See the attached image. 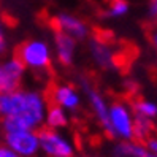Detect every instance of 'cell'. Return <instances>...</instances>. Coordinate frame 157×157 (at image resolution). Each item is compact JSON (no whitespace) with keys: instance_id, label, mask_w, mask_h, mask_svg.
<instances>
[{"instance_id":"cell-2","label":"cell","mask_w":157,"mask_h":157,"mask_svg":"<svg viewBox=\"0 0 157 157\" xmlns=\"http://www.w3.org/2000/svg\"><path fill=\"white\" fill-rule=\"evenodd\" d=\"M133 125H135V114L130 105H127L125 101L109 103L108 125L105 128V133L109 138H114L117 141L135 140Z\"/></svg>"},{"instance_id":"cell-15","label":"cell","mask_w":157,"mask_h":157,"mask_svg":"<svg viewBox=\"0 0 157 157\" xmlns=\"http://www.w3.org/2000/svg\"><path fill=\"white\" fill-rule=\"evenodd\" d=\"M154 130V124L151 119H146L141 116H135V125H133V135L136 141H146L151 138V133Z\"/></svg>"},{"instance_id":"cell-24","label":"cell","mask_w":157,"mask_h":157,"mask_svg":"<svg viewBox=\"0 0 157 157\" xmlns=\"http://www.w3.org/2000/svg\"><path fill=\"white\" fill-rule=\"evenodd\" d=\"M109 2H113V0H109Z\"/></svg>"},{"instance_id":"cell-3","label":"cell","mask_w":157,"mask_h":157,"mask_svg":"<svg viewBox=\"0 0 157 157\" xmlns=\"http://www.w3.org/2000/svg\"><path fill=\"white\" fill-rule=\"evenodd\" d=\"M17 57L25 65L27 70H32L35 73H41L51 67L52 51L49 43H46L41 38H32L24 41L17 48Z\"/></svg>"},{"instance_id":"cell-12","label":"cell","mask_w":157,"mask_h":157,"mask_svg":"<svg viewBox=\"0 0 157 157\" xmlns=\"http://www.w3.org/2000/svg\"><path fill=\"white\" fill-rule=\"evenodd\" d=\"M113 157H149V149L141 141H117L111 147Z\"/></svg>"},{"instance_id":"cell-17","label":"cell","mask_w":157,"mask_h":157,"mask_svg":"<svg viewBox=\"0 0 157 157\" xmlns=\"http://www.w3.org/2000/svg\"><path fill=\"white\" fill-rule=\"evenodd\" d=\"M6 46H8V41H6V33H5V25L0 19V54H3L6 51Z\"/></svg>"},{"instance_id":"cell-5","label":"cell","mask_w":157,"mask_h":157,"mask_svg":"<svg viewBox=\"0 0 157 157\" xmlns=\"http://www.w3.org/2000/svg\"><path fill=\"white\" fill-rule=\"evenodd\" d=\"M3 144L21 157H36L40 154L38 130L3 132Z\"/></svg>"},{"instance_id":"cell-7","label":"cell","mask_w":157,"mask_h":157,"mask_svg":"<svg viewBox=\"0 0 157 157\" xmlns=\"http://www.w3.org/2000/svg\"><path fill=\"white\" fill-rule=\"evenodd\" d=\"M52 24H54V29L56 30H59L62 33H67L78 41L86 40L89 36V25L81 17L71 14V13L60 11L57 14H54Z\"/></svg>"},{"instance_id":"cell-8","label":"cell","mask_w":157,"mask_h":157,"mask_svg":"<svg viewBox=\"0 0 157 157\" xmlns=\"http://www.w3.org/2000/svg\"><path fill=\"white\" fill-rule=\"evenodd\" d=\"M89 51L94 63L101 70H116L117 68V54L113 49V46L100 40V38H90L89 41Z\"/></svg>"},{"instance_id":"cell-11","label":"cell","mask_w":157,"mask_h":157,"mask_svg":"<svg viewBox=\"0 0 157 157\" xmlns=\"http://www.w3.org/2000/svg\"><path fill=\"white\" fill-rule=\"evenodd\" d=\"M76 46H78V40H75L73 36L62 33L59 30L54 32V56H56L60 65L70 67L75 62Z\"/></svg>"},{"instance_id":"cell-14","label":"cell","mask_w":157,"mask_h":157,"mask_svg":"<svg viewBox=\"0 0 157 157\" xmlns=\"http://www.w3.org/2000/svg\"><path fill=\"white\" fill-rule=\"evenodd\" d=\"M132 109L135 116H141L146 119H151V121L157 117V103L149 98H136L132 105Z\"/></svg>"},{"instance_id":"cell-4","label":"cell","mask_w":157,"mask_h":157,"mask_svg":"<svg viewBox=\"0 0 157 157\" xmlns=\"http://www.w3.org/2000/svg\"><path fill=\"white\" fill-rule=\"evenodd\" d=\"M40 136V152L46 157H75L76 147L73 141L60 130L41 127L38 130Z\"/></svg>"},{"instance_id":"cell-22","label":"cell","mask_w":157,"mask_h":157,"mask_svg":"<svg viewBox=\"0 0 157 157\" xmlns=\"http://www.w3.org/2000/svg\"><path fill=\"white\" fill-rule=\"evenodd\" d=\"M0 92H2V65H0Z\"/></svg>"},{"instance_id":"cell-1","label":"cell","mask_w":157,"mask_h":157,"mask_svg":"<svg viewBox=\"0 0 157 157\" xmlns=\"http://www.w3.org/2000/svg\"><path fill=\"white\" fill-rule=\"evenodd\" d=\"M48 100L40 90L14 89L0 92L2 132L40 130L44 125Z\"/></svg>"},{"instance_id":"cell-21","label":"cell","mask_w":157,"mask_h":157,"mask_svg":"<svg viewBox=\"0 0 157 157\" xmlns=\"http://www.w3.org/2000/svg\"><path fill=\"white\" fill-rule=\"evenodd\" d=\"M151 43H152V46H154V49L157 51V29L152 32V35H151Z\"/></svg>"},{"instance_id":"cell-10","label":"cell","mask_w":157,"mask_h":157,"mask_svg":"<svg viewBox=\"0 0 157 157\" xmlns=\"http://www.w3.org/2000/svg\"><path fill=\"white\" fill-rule=\"evenodd\" d=\"M2 90H14L19 89L25 75V65L17 56L3 60L2 63Z\"/></svg>"},{"instance_id":"cell-9","label":"cell","mask_w":157,"mask_h":157,"mask_svg":"<svg viewBox=\"0 0 157 157\" xmlns=\"http://www.w3.org/2000/svg\"><path fill=\"white\" fill-rule=\"evenodd\" d=\"M51 103L59 105L68 113H75L81 106V92L68 82L56 84L51 89Z\"/></svg>"},{"instance_id":"cell-19","label":"cell","mask_w":157,"mask_h":157,"mask_svg":"<svg viewBox=\"0 0 157 157\" xmlns=\"http://www.w3.org/2000/svg\"><path fill=\"white\" fill-rule=\"evenodd\" d=\"M146 147H147V149H149L152 154H155L157 155V138H147V140H146Z\"/></svg>"},{"instance_id":"cell-20","label":"cell","mask_w":157,"mask_h":157,"mask_svg":"<svg viewBox=\"0 0 157 157\" xmlns=\"http://www.w3.org/2000/svg\"><path fill=\"white\" fill-rule=\"evenodd\" d=\"M149 14L155 19L157 22V0H151V3H149Z\"/></svg>"},{"instance_id":"cell-16","label":"cell","mask_w":157,"mask_h":157,"mask_svg":"<svg viewBox=\"0 0 157 157\" xmlns=\"http://www.w3.org/2000/svg\"><path fill=\"white\" fill-rule=\"evenodd\" d=\"M128 10H130V5L127 0H113L106 8V16L111 19H119V17H124Z\"/></svg>"},{"instance_id":"cell-6","label":"cell","mask_w":157,"mask_h":157,"mask_svg":"<svg viewBox=\"0 0 157 157\" xmlns=\"http://www.w3.org/2000/svg\"><path fill=\"white\" fill-rule=\"evenodd\" d=\"M82 94L87 98L90 109H92V114L97 119V122L100 124V127L105 128L108 125V114H109V103L108 100L105 98V95L101 94L98 89H95L92 86V82H89L87 79H81V84H79Z\"/></svg>"},{"instance_id":"cell-23","label":"cell","mask_w":157,"mask_h":157,"mask_svg":"<svg viewBox=\"0 0 157 157\" xmlns=\"http://www.w3.org/2000/svg\"><path fill=\"white\" fill-rule=\"evenodd\" d=\"M149 157H157V155H155V154H152V152L149 151Z\"/></svg>"},{"instance_id":"cell-18","label":"cell","mask_w":157,"mask_h":157,"mask_svg":"<svg viewBox=\"0 0 157 157\" xmlns=\"http://www.w3.org/2000/svg\"><path fill=\"white\" fill-rule=\"evenodd\" d=\"M0 157H21V155H17L14 151H11L10 147L2 143L0 144Z\"/></svg>"},{"instance_id":"cell-13","label":"cell","mask_w":157,"mask_h":157,"mask_svg":"<svg viewBox=\"0 0 157 157\" xmlns=\"http://www.w3.org/2000/svg\"><path fill=\"white\" fill-rule=\"evenodd\" d=\"M68 125V111H65L63 108L59 105H48L46 109V116H44V125L48 128H54V130H60V128Z\"/></svg>"}]
</instances>
